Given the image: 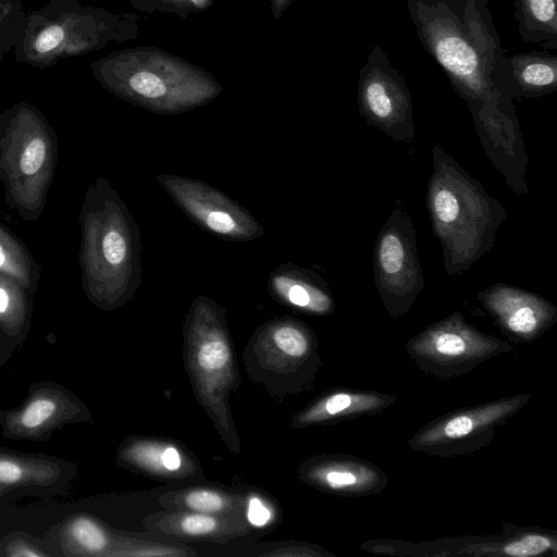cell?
I'll list each match as a JSON object with an SVG mask.
<instances>
[{
	"label": "cell",
	"mask_w": 557,
	"mask_h": 557,
	"mask_svg": "<svg viewBox=\"0 0 557 557\" xmlns=\"http://www.w3.org/2000/svg\"><path fill=\"white\" fill-rule=\"evenodd\" d=\"M9 53L8 50L3 49V48H0V63L2 62L4 55Z\"/></svg>",
	"instance_id": "cell-29"
},
{
	"label": "cell",
	"mask_w": 557,
	"mask_h": 557,
	"mask_svg": "<svg viewBox=\"0 0 557 557\" xmlns=\"http://www.w3.org/2000/svg\"><path fill=\"white\" fill-rule=\"evenodd\" d=\"M359 113L395 140L410 141L414 135L412 102L404 76L381 46L367 55L358 76Z\"/></svg>",
	"instance_id": "cell-10"
},
{
	"label": "cell",
	"mask_w": 557,
	"mask_h": 557,
	"mask_svg": "<svg viewBox=\"0 0 557 557\" xmlns=\"http://www.w3.org/2000/svg\"><path fill=\"white\" fill-rule=\"evenodd\" d=\"M531 399L532 394L523 393L449 411L419 428L409 438L408 446L432 457L473 454L488 446L497 429Z\"/></svg>",
	"instance_id": "cell-7"
},
{
	"label": "cell",
	"mask_w": 557,
	"mask_h": 557,
	"mask_svg": "<svg viewBox=\"0 0 557 557\" xmlns=\"http://www.w3.org/2000/svg\"><path fill=\"white\" fill-rule=\"evenodd\" d=\"M513 346L485 334L455 311L409 338L405 350L425 374L438 380L460 377Z\"/></svg>",
	"instance_id": "cell-6"
},
{
	"label": "cell",
	"mask_w": 557,
	"mask_h": 557,
	"mask_svg": "<svg viewBox=\"0 0 557 557\" xmlns=\"http://www.w3.org/2000/svg\"><path fill=\"white\" fill-rule=\"evenodd\" d=\"M26 16L27 12L21 0L0 3V48L13 51L23 34Z\"/></svg>",
	"instance_id": "cell-23"
},
{
	"label": "cell",
	"mask_w": 557,
	"mask_h": 557,
	"mask_svg": "<svg viewBox=\"0 0 557 557\" xmlns=\"http://www.w3.org/2000/svg\"><path fill=\"white\" fill-rule=\"evenodd\" d=\"M3 491H4V490L0 486V494H2V493H3Z\"/></svg>",
	"instance_id": "cell-31"
},
{
	"label": "cell",
	"mask_w": 557,
	"mask_h": 557,
	"mask_svg": "<svg viewBox=\"0 0 557 557\" xmlns=\"http://www.w3.org/2000/svg\"><path fill=\"white\" fill-rule=\"evenodd\" d=\"M7 1H9V0H0V3H4V2H7Z\"/></svg>",
	"instance_id": "cell-32"
},
{
	"label": "cell",
	"mask_w": 557,
	"mask_h": 557,
	"mask_svg": "<svg viewBox=\"0 0 557 557\" xmlns=\"http://www.w3.org/2000/svg\"><path fill=\"white\" fill-rule=\"evenodd\" d=\"M396 401V395L360 388H336L321 396L300 416L302 424L337 423L377 416Z\"/></svg>",
	"instance_id": "cell-14"
},
{
	"label": "cell",
	"mask_w": 557,
	"mask_h": 557,
	"mask_svg": "<svg viewBox=\"0 0 557 557\" xmlns=\"http://www.w3.org/2000/svg\"><path fill=\"white\" fill-rule=\"evenodd\" d=\"M82 413L77 399L54 385L32 391L24 404L1 413L3 435L13 438H42L54 429L74 422Z\"/></svg>",
	"instance_id": "cell-12"
},
{
	"label": "cell",
	"mask_w": 557,
	"mask_h": 557,
	"mask_svg": "<svg viewBox=\"0 0 557 557\" xmlns=\"http://www.w3.org/2000/svg\"><path fill=\"white\" fill-rule=\"evenodd\" d=\"M182 458L178 450L174 447H166L161 453V465L164 469L175 471L181 467Z\"/></svg>",
	"instance_id": "cell-28"
},
{
	"label": "cell",
	"mask_w": 557,
	"mask_h": 557,
	"mask_svg": "<svg viewBox=\"0 0 557 557\" xmlns=\"http://www.w3.org/2000/svg\"><path fill=\"white\" fill-rule=\"evenodd\" d=\"M215 527V519L205 513L189 515L181 521L182 530L190 535L207 534L213 531Z\"/></svg>",
	"instance_id": "cell-25"
},
{
	"label": "cell",
	"mask_w": 557,
	"mask_h": 557,
	"mask_svg": "<svg viewBox=\"0 0 557 557\" xmlns=\"http://www.w3.org/2000/svg\"><path fill=\"white\" fill-rule=\"evenodd\" d=\"M307 479L317 487L344 497L377 495L388 483L381 467L347 454L315 458L307 469Z\"/></svg>",
	"instance_id": "cell-13"
},
{
	"label": "cell",
	"mask_w": 557,
	"mask_h": 557,
	"mask_svg": "<svg viewBox=\"0 0 557 557\" xmlns=\"http://www.w3.org/2000/svg\"><path fill=\"white\" fill-rule=\"evenodd\" d=\"M373 270L381 301L393 319L404 317L424 287L417 231L408 212L394 209L374 246Z\"/></svg>",
	"instance_id": "cell-9"
},
{
	"label": "cell",
	"mask_w": 557,
	"mask_h": 557,
	"mask_svg": "<svg viewBox=\"0 0 557 557\" xmlns=\"http://www.w3.org/2000/svg\"><path fill=\"white\" fill-rule=\"evenodd\" d=\"M190 1H193L198 7H202L205 4V0H190Z\"/></svg>",
	"instance_id": "cell-30"
},
{
	"label": "cell",
	"mask_w": 557,
	"mask_h": 557,
	"mask_svg": "<svg viewBox=\"0 0 557 557\" xmlns=\"http://www.w3.org/2000/svg\"><path fill=\"white\" fill-rule=\"evenodd\" d=\"M432 156L428 183L432 228L443 249L446 274H461L494 246L507 211L437 143L432 144Z\"/></svg>",
	"instance_id": "cell-2"
},
{
	"label": "cell",
	"mask_w": 557,
	"mask_h": 557,
	"mask_svg": "<svg viewBox=\"0 0 557 557\" xmlns=\"http://www.w3.org/2000/svg\"><path fill=\"white\" fill-rule=\"evenodd\" d=\"M196 364L202 373L220 375L228 371L231 351L226 341L218 334L210 335L201 341L195 351Z\"/></svg>",
	"instance_id": "cell-22"
},
{
	"label": "cell",
	"mask_w": 557,
	"mask_h": 557,
	"mask_svg": "<svg viewBox=\"0 0 557 557\" xmlns=\"http://www.w3.org/2000/svg\"><path fill=\"white\" fill-rule=\"evenodd\" d=\"M407 5L420 42L467 101L475 124L512 135L516 115L502 76L506 50L487 0H407Z\"/></svg>",
	"instance_id": "cell-1"
},
{
	"label": "cell",
	"mask_w": 557,
	"mask_h": 557,
	"mask_svg": "<svg viewBox=\"0 0 557 557\" xmlns=\"http://www.w3.org/2000/svg\"><path fill=\"white\" fill-rule=\"evenodd\" d=\"M63 541L65 549L81 555H98L108 545L106 532L86 516H76L64 525Z\"/></svg>",
	"instance_id": "cell-20"
},
{
	"label": "cell",
	"mask_w": 557,
	"mask_h": 557,
	"mask_svg": "<svg viewBox=\"0 0 557 557\" xmlns=\"http://www.w3.org/2000/svg\"><path fill=\"white\" fill-rule=\"evenodd\" d=\"M114 191L99 180L90 186L81 211V267L86 295L94 302L117 297L119 276L135 257L133 239Z\"/></svg>",
	"instance_id": "cell-5"
},
{
	"label": "cell",
	"mask_w": 557,
	"mask_h": 557,
	"mask_svg": "<svg viewBox=\"0 0 557 557\" xmlns=\"http://www.w3.org/2000/svg\"><path fill=\"white\" fill-rule=\"evenodd\" d=\"M0 274H3L34 294L39 267L26 247L10 230L0 224Z\"/></svg>",
	"instance_id": "cell-18"
},
{
	"label": "cell",
	"mask_w": 557,
	"mask_h": 557,
	"mask_svg": "<svg viewBox=\"0 0 557 557\" xmlns=\"http://www.w3.org/2000/svg\"><path fill=\"white\" fill-rule=\"evenodd\" d=\"M361 549L388 556H475V557H539L557 553L555 532L537 527H519L506 522L503 533L497 535H474L408 542L403 540H371Z\"/></svg>",
	"instance_id": "cell-8"
},
{
	"label": "cell",
	"mask_w": 557,
	"mask_h": 557,
	"mask_svg": "<svg viewBox=\"0 0 557 557\" xmlns=\"http://www.w3.org/2000/svg\"><path fill=\"white\" fill-rule=\"evenodd\" d=\"M478 299L498 329L518 343L533 342L557 322V307L546 298L516 286L494 284Z\"/></svg>",
	"instance_id": "cell-11"
},
{
	"label": "cell",
	"mask_w": 557,
	"mask_h": 557,
	"mask_svg": "<svg viewBox=\"0 0 557 557\" xmlns=\"http://www.w3.org/2000/svg\"><path fill=\"white\" fill-rule=\"evenodd\" d=\"M55 137L45 115L27 102L0 113V181L8 203L26 219L41 211L55 160Z\"/></svg>",
	"instance_id": "cell-3"
},
{
	"label": "cell",
	"mask_w": 557,
	"mask_h": 557,
	"mask_svg": "<svg viewBox=\"0 0 557 557\" xmlns=\"http://www.w3.org/2000/svg\"><path fill=\"white\" fill-rule=\"evenodd\" d=\"M503 89L509 98H536L557 89V55L521 52L503 60Z\"/></svg>",
	"instance_id": "cell-15"
},
{
	"label": "cell",
	"mask_w": 557,
	"mask_h": 557,
	"mask_svg": "<svg viewBox=\"0 0 557 557\" xmlns=\"http://www.w3.org/2000/svg\"><path fill=\"white\" fill-rule=\"evenodd\" d=\"M120 34V20L103 9L83 5L79 0H49L27 13L12 52L20 63L46 69L97 50Z\"/></svg>",
	"instance_id": "cell-4"
},
{
	"label": "cell",
	"mask_w": 557,
	"mask_h": 557,
	"mask_svg": "<svg viewBox=\"0 0 557 557\" xmlns=\"http://www.w3.org/2000/svg\"><path fill=\"white\" fill-rule=\"evenodd\" d=\"M513 17L522 41L557 48V0H515Z\"/></svg>",
	"instance_id": "cell-16"
},
{
	"label": "cell",
	"mask_w": 557,
	"mask_h": 557,
	"mask_svg": "<svg viewBox=\"0 0 557 557\" xmlns=\"http://www.w3.org/2000/svg\"><path fill=\"white\" fill-rule=\"evenodd\" d=\"M32 294L14 280L0 274V331L17 336L24 330L29 313Z\"/></svg>",
	"instance_id": "cell-19"
},
{
	"label": "cell",
	"mask_w": 557,
	"mask_h": 557,
	"mask_svg": "<svg viewBox=\"0 0 557 557\" xmlns=\"http://www.w3.org/2000/svg\"><path fill=\"white\" fill-rule=\"evenodd\" d=\"M60 476V465L50 459L0 453V486L3 490L47 487L54 484Z\"/></svg>",
	"instance_id": "cell-17"
},
{
	"label": "cell",
	"mask_w": 557,
	"mask_h": 557,
	"mask_svg": "<svg viewBox=\"0 0 557 557\" xmlns=\"http://www.w3.org/2000/svg\"><path fill=\"white\" fill-rule=\"evenodd\" d=\"M247 518L251 524L262 527L270 520L271 512L258 497H252L248 504Z\"/></svg>",
	"instance_id": "cell-26"
},
{
	"label": "cell",
	"mask_w": 557,
	"mask_h": 557,
	"mask_svg": "<svg viewBox=\"0 0 557 557\" xmlns=\"http://www.w3.org/2000/svg\"><path fill=\"white\" fill-rule=\"evenodd\" d=\"M8 555L10 556H42L44 553L37 550L33 545L22 542L14 541L8 547Z\"/></svg>",
	"instance_id": "cell-27"
},
{
	"label": "cell",
	"mask_w": 557,
	"mask_h": 557,
	"mask_svg": "<svg viewBox=\"0 0 557 557\" xmlns=\"http://www.w3.org/2000/svg\"><path fill=\"white\" fill-rule=\"evenodd\" d=\"M186 505L202 513H213L220 511L224 506L223 498L211 491H194L185 497Z\"/></svg>",
	"instance_id": "cell-24"
},
{
	"label": "cell",
	"mask_w": 557,
	"mask_h": 557,
	"mask_svg": "<svg viewBox=\"0 0 557 557\" xmlns=\"http://www.w3.org/2000/svg\"><path fill=\"white\" fill-rule=\"evenodd\" d=\"M275 346L294 360H315L313 338L309 331L294 324L282 325L273 332Z\"/></svg>",
	"instance_id": "cell-21"
}]
</instances>
